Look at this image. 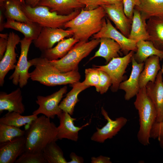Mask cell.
<instances>
[{
  "label": "cell",
  "mask_w": 163,
  "mask_h": 163,
  "mask_svg": "<svg viewBox=\"0 0 163 163\" xmlns=\"http://www.w3.org/2000/svg\"><path fill=\"white\" fill-rule=\"evenodd\" d=\"M35 67L30 73L33 81L48 86L72 84L79 81L80 75L78 69L66 72H61L52 65L46 59L40 57L29 60Z\"/></svg>",
  "instance_id": "obj_1"
},
{
  "label": "cell",
  "mask_w": 163,
  "mask_h": 163,
  "mask_svg": "<svg viewBox=\"0 0 163 163\" xmlns=\"http://www.w3.org/2000/svg\"><path fill=\"white\" fill-rule=\"evenodd\" d=\"M25 130V151L42 152L48 144L58 140L57 127L43 115L38 117Z\"/></svg>",
  "instance_id": "obj_2"
},
{
  "label": "cell",
  "mask_w": 163,
  "mask_h": 163,
  "mask_svg": "<svg viewBox=\"0 0 163 163\" xmlns=\"http://www.w3.org/2000/svg\"><path fill=\"white\" fill-rule=\"evenodd\" d=\"M106 14L102 6L90 10L82 8L78 14L67 22L64 27L73 30V37L79 41H88L91 36L101 29Z\"/></svg>",
  "instance_id": "obj_3"
},
{
  "label": "cell",
  "mask_w": 163,
  "mask_h": 163,
  "mask_svg": "<svg viewBox=\"0 0 163 163\" xmlns=\"http://www.w3.org/2000/svg\"><path fill=\"white\" fill-rule=\"evenodd\" d=\"M136 96L134 104L138 111L139 126L137 138L142 145L148 146L152 127L156 121L157 112L147 94L145 87L140 88Z\"/></svg>",
  "instance_id": "obj_4"
},
{
  "label": "cell",
  "mask_w": 163,
  "mask_h": 163,
  "mask_svg": "<svg viewBox=\"0 0 163 163\" xmlns=\"http://www.w3.org/2000/svg\"><path fill=\"white\" fill-rule=\"evenodd\" d=\"M21 8L26 16L32 21L42 27L61 28L65 24L75 18L80 11L76 10L67 15H61L51 11L47 7L37 5L32 7L22 2Z\"/></svg>",
  "instance_id": "obj_5"
},
{
  "label": "cell",
  "mask_w": 163,
  "mask_h": 163,
  "mask_svg": "<svg viewBox=\"0 0 163 163\" xmlns=\"http://www.w3.org/2000/svg\"><path fill=\"white\" fill-rule=\"evenodd\" d=\"M100 43V39H93L89 41H79L63 58L59 59L49 61V62L62 72L78 69L80 62L88 56Z\"/></svg>",
  "instance_id": "obj_6"
},
{
  "label": "cell",
  "mask_w": 163,
  "mask_h": 163,
  "mask_svg": "<svg viewBox=\"0 0 163 163\" xmlns=\"http://www.w3.org/2000/svg\"><path fill=\"white\" fill-rule=\"evenodd\" d=\"M134 52L132 51L123 57L113 58L106 65L95 66L98 69L107 72L110 77L112 92H116L119 89L120 84L123 80L126 69L129 64L132 61Z\"/></svg>",
  "instance_id": "obj_7"
},
{
  "label": "cell",
  "mask_w": 163,
  "mask_h": 163,
  "mask_svg": "<svg viewBox=\"0 0 163 163\" xmlns=\"http://www.w3.org/2000/svg\"><path fill=\"white\" fill-rule=\"evenodd\" d=\"M67 89V87L65 86L50 95L38 96L36 102L39 107L32 114H42L50 119H54L56 115L59 117L63 112L59 107V103Z\"/></svg>",
  "instance_id": "obj_8"
},
{
  "label": "cell",
  "mask_w": 163,
  "mask_h": 163,
  "mask_svg": "<svg viewBox=\"0 0 163 163\" xmlns=\"http://www.w3.org/2000/svg\"><path fill=\"white\" fill-rule=\"evenodd\" d=\"M32 41L24 37L21 40L20 56L14 72L9 78V79L12 80L13 84L15 85L19 84L21 88H23L27 85L28 80L30 78L28 70L32 65L28 61L27 55Z\"/></svg>",
  "instance_id": "obj_9"
},
{
  "label": "cell",
  "mask_w": 163,
  "mask_h": 163,
  "mask_svg": "<svg viewBox=\"0 0 163 163\" xmlns=\"http://www.w3.org/2000/svg\"><path fill=\"white\" fill-rule=\"evenodd\" d=\"M103 37L110 38L117 42L125 55L131 51L136 52L137 51V42L130 39L118 31L107 18H104L101 29L93 36L92 38L97 39Z\"/></svg>",
  "instance_id": "obj_10"
},
{
  "label": "cell",
  "mask_w": 163,
  "mask_h": 163,
  "mask_svg": "<svg viewBox=\"0 0 163 163\" xmlns=\"http://www.w3.org/2000/svg\"><path fill=\"white\" fill-rule=\"evenodd\" d=\"M101 113L107 123L102 128H96L97 131L91 137V140L100 143H104L107 139H111L115 136L126 125L128 120L123 117L112 120L107 112L103 107L101 108Z\"/></svg>",
  "instance_id": "obj_11"
},
{
  "label": "cell",
  "mask_w": 163,
  "mask_h": 163,
  "mask_svg": "<svg viewBox=\"0 0 163 163\" xmlns=\"http://www.w3.org/2000/svg\"><path fill=\"white\" fill-rule=\"evenodd\" d=\"M73 34V31L70 29L43 27L38 37L33 42L42 52L52 48L56 43Z\"/></svg>",
  "instance_id": "obj_12"
},
{
  "label": "cell",
  "mask_w": 163,
  "mask_h": 163,
  "mask_svg": "<svg viewBox=\"0 0 163 163\" xmlns=\"http://www.w3.org/2000/svg\"><path fill=\"white\" fill-rule=\"evenodd\" d=\"M21 40L19 36L14 32H11L9 34L7 49L0 62L1 86L3 85L5 77L8 72L15 69L16 67L17 54L15 52V48Z\"/></svg>",
  "instance_id": "obj_13"
},
{
  "label": "cell",
  "mask_w": 163,
  "mask_h": 163,
  "mask_svg": "<svg viewBox=\"0 0 163 163\" xmlns=\"http://www.w3.org/2000/svg\"><path fill=\"white\" fill-rule=\"evenodd\" d=\"M24 136L0 143V163H15L18 158L25 151Z\"/></svg>",
  "instance_id": "obj_14"
},
{
  "label": "cell",
  "mask_w": 163,
  "mask_h": 163,
  "mask_svg": "<svg viewBox=\"0 0 163 163\" xmlns=\"http://www.w3.org/2000/svg\"><path fill=\"white\" fill-rule=\"evenodd\" d=\"M102 6L116 27L124 36L129 38L132 20L126 15L123 3L117 4L106 5Z\"/></svg>",
  "instance_id": "obj_15"
},
{
  "label": "cell",
  "mask_w": 163,
  "mask_h": 163,
  "mask_svg": "<svg viewBox=\"0 0 163 163\" xmlns=\"http://www.w3.org/2000/svg\"><path fill=\"white\" fill-rule=\"evenodd\" d=\"M163 77L161 70L154 82H149L146 85L147 94L153 103L157 113L156 123L163 120Z\"/></svg>",
  "instance_id": "obj_16"
},
{
  "label": "cell",
  "mask_w": 163,
  "mask_h": 163,
  "mask_svg": "<svg viewBox=\"0 0 163 163\" xmlns=\"http://www.w3.org/2000/svg\"><path fill=\"white\" fill-rule=\"evenodd\" d=\"M132 69L129 78L122 82L120 84L119 89L125 92V99L129 101L136 96L140 89L139 78L143 70L144 63H138L135 59L133 56L132 57Z\"/></svg>",
  "instance_id": "obj_17"
},
{
  "label": "cell",
  "mask_w": 163,
  "mask_h": 163,
  "mask_svg": "<svg viewBox=\"0 0 163 163\" xmlns=\"http://www.w3.org/2000/svg\"><path fill=\"white\" fill-rule=\"evenodd\" d=\"M58 117L59 120V125L57 127L58 139H66L76 142L79 131L89 124L87 123L81 127L75 126L74 121L76 118L72 117L69 113L63 111Z\"/></svg>",
  "instance_id": "obj_18"
},
{
  "label": "cell",
  "mask_w": 163,
  "mask_h": 163,
  "mask_svg": "<svg viewBox=\"0 0 163 163\" xmlns=\"http://www.w3.org/2000/svg\"><path fill=\"white\" fill-rule=\"evenodd\" d=\"M21 91L18 88L9 94L1 91L0 93V113L5 110L15 112L21 114L25 110L22 103Z\"/></svg>",
  "instance_id": "obj_19"
},
{
  "label": "cell",
  "mask_w": 163,
  "mask_h": 163,
  "mask_svg": "<svg viewBox=\"0 0 163 163\" xmlns=\"http://www.w3.org/2000/svg\"><path fill=\"white\" fill-rule=\"evenodd\" d=\"M38 5L47 7L51 11L61 15H68L85 6L80 0H41Z\"/></svg>",
  "instance_id": "obj_20"
},
{
  "label": "cell",
  "mask_w": 163,
  "mask_h": 163,
  "mask_svg": "<svg viewBox=\"0 0 163 163\" xmlns=\"http://www.w3.org/2000/svg\"><path fill=\"white\" fill-rule=\"evenodd\" d=\"M4 27L19 31L23 34L25 38L32 41L37 38L43 27L36 22H21L10 19H7Z\"/></svg>",
  "instance_id": "obj_21"
},
{
  "label": "cell",
  "mask_w": 163,
  "mask_h": 163,
  "mask_svg": "<svg viewBox=\"0 0 163 163\" xmlns=\"http://www.w3.org/2000/svg\"><path fill=\"white\" fill-rule=\"evenodd\" d=\"M160 58L152 56L147 59L144 62V67L139 78L140 88L145 87L150 82H154L161 67Z\"/></svg>",
  "instance_id": "obj_22"
},
{
  "label": "cell",
  "mask_w": 163,
  "mask_h": 163,
  "mask_svg": "<svg viewBox=\"0 0 163 163\" xmlns=\"http://www.w3.org/2000/svg\"><path fill=\"white\" fill-rule=\"evenodd\" d=\"M79 41L74 37L63 39L54 47L42 51L41 57L49 61L61 59Z\"/></svg>",
  "instance_id": "obj_23"
},
{
  "label": "cell",
  "mask_w": 163,
  "mask_h": 163,
  "mask_svg": "<svg viewBox=\"0 0 163 163\" xmlns=\"http://www.w3.org/2000/svg\"><path fill=\"white\" fill-rule=\"evenodd\" d=\"M135 8L139 11L143 20L154 17H163V0H139Z\"/></svg>",
  "instance_id": "obj_24"
},
{
  "label": "cell",
  "mask_w": 163,
  "mask_h": 163,
  "mask_svg": "<svg viewBox=\"0 0 163 163\" xmlns=\"http://www.w3.org/2000/svg\"><path fill=\"white\" fill-rule=\"evenodd\" d=\"M100 39L99 48L90 60L101 57L104 58L106 63H108L113 58L119 57V53L121 50V48L118 43L109 38L103 37Z\"/></svg>",
  "instance_id": "obj_25"
},
{
  "label": "cell",
  "mask_w": 163,
  "mask_h": 163,
  "mask_svg": "<svg viewBox=\"0 0 163 163\" xmlns=\"http://www.w3.org/2000/svg\"><path fill=\"white\" fill-rule=\"evenodd\" d=\"M146 27L149 36V41L159 49L163 47V17H154L146 21Z\"/></svg>",
  "instance_id": "obj_26"
},
{
  "label": "cell",
  "mask_w": 163,
  "mask_h": 163,
  "mask_svg": "<svg viewBox=\"0 0 163 163\" xmlns=\"http://www.w3.org/2000/svg\"><path fill=\"white\" fill-rule=\"evenodd\" d=\"M137 51L133 55L135 60L138 63L144 62L146 59L152 56L163 58V50L156 48L150 41L140 40L136 44Z\"/></svg>",
  "instance_id": "obj_27"
},
{
  "label": "cell",
  "mask_w": 163,
  "mask_h": 163,
  "mask_svg": "<svg viewBox=\"0 0 163 163\" xmlns=\"http://www.w3.org/2000/svg\"><path fill=\"white\" fill-rule=\"evenodd\" d=\"M72 90L66 94L59 104V107L63 111L73 115L75 107L79 101L78 97L82 91L89 87L85 85L83 82H78L72 85Z\"/></svg>",
  "instance_id": "obj_28"
},
{
  "label": "cell",
  "mask_w": 163,
  "mask_h": 163,
  "mask_svg": "<svg viewBox=\"0 0 163 163\" xmlns=\"http://www.w3.org/2000/svg\"><path fill=\"white\" fill-rule=\"evenodd\" d=\"M149 36L146 27V21L142 19L140 12L134 9L129 38L137 42L142 40H149Z\"/></svg>",
  "instance_id": "obj_29"
},
{
  "label": "cell",
  "mask_w": 163,
  "mask_h": 163,
  "mask_svg": "<svg viewBox=\"0 0 163 163\" xmlns=\"http://www.w3.org/2000/svg\"><path fill=\"white\" fill-rule=\"evenodd\" d=\"M21 0H8L4 5V14L7 19L21 22H32L25 14L21 8Z\"/></svg>",
  "instance_id": "obj_30"
},
{
  "label": "cell",
  "mask_w": 163,
  "mask_h": 163,
  "mask_svg": "<svg viewBox=\"0 0 163 163\" xmlns=\"http://www.w3.org/2000/svg\"><path fill=\"white\" fill-rule=\"evenodd\" d=\"M38 117V115L36 114L22 116L18 112L8 111L4 116L0 118V123L19 128L24 125H27V129Z\"/></svg>",
  "instance_id": "obj_31"
},
{
  "label": "cell",
  "mask_w": 163,
  "mask_h": 163,
  "mask_svg": "<svg viewBox=\"0 0 163 163\" xmlns=\"http://www.w3.org/2000/svg\"><path fill=\"white\" fill-rule=\"evenodd\" d=\"M56 142L48 144L43 151L44 159L47 163H68L63 151Z\"/></svg>",
  "instance_id": "obj_32"
},
{
  "label": "cell",
  "mask_w": 163,
  "mask_h": 163,
  "mask_svg": "<svg viewBox=\"0 0 163 163\" xmlns=\"http://www.w3.org/2000/svg\"><path fill=\"white\" fill-rule=\"evenodd\" d=\"M25 133V130L0 123V143L10 141L17 137L24 136Z\"/></svg>",
  "instance_id": "obj_33"
},
{
  "label": "cell",
  "mask_w": 163,
  "mask_h": 163,
  "mask_svg": "<svg viewBox=\"0 0 163 163\" xmlns=\"http://www.w3.org/2000/svg\"><path fill=\"white\" fill-rule=\"evenodd\" d=\"M15 163H47L42 152H33L25 151L17 159Z\"/></svg>",
  "instance_id": "obj_34"
},
{
  "label": "cell",
  "mask_w": 163,
  "mask_h": 163,
  "mask_svg": "<svg viewBox=\"0 0 163 163\" xmlns=\"http://www.w3.org/2000/svg\"><path fill=\"white\" fill-rule=\"evenodd\" d=\"M85 78L84 84L89 87L94 86L96 88L98 86L100 75L99 70L96 67L86 69L85 70Z\"/></svg>",
  "instance_id": "obj_35"
},
{
  "label": "cell",
  "mask_w": 163,
  "mask_h": 163,
  "mask_svg": "<svg viewBox=\"0 0 163 163\" xmlns=\"http://www.w3.org/2000/svg\"><path fill=\"white\" fill-rule=\"evenodd\" d=\"M99 70V69H98ZM100 79L96 91L101 94L107 92L109 87L112 85V80L109 75L106 72L99 70Z\"/></svg>",
  "instance_id": "obj_36"
},
{
  "label": "cell",
  "mask_w": 163,
  "mask_h": 163,
  "mask_svg": "<svg viewBox=\"0 0 163 163\" xmlns=\"http://www.w3.org/2000/svg\"><path fill=\"white\" fill-rule=\"evenodd\" d=\"M124 12L127 17L132 20L136 6L139 4V0H123Z\"/></svg>",
  "instance_id": "obj_37"
},
{
  "label": "cell",
  "mask_w": 163,
  "mask_h": 163,
  "mask_svg": "<svg viewBox=\"0 0 163 163\" xmlns=\"http://www.w3.org/2000/svg\"><path fill=\"white\" fill-rule=\"evenodd\" d=\"M150 137V138L157 139L158 141L163 139V120L154 124L151 131Z\"/></svg>",
  "instance_id": "obj_38"
},
{
  "label": "cell",
  "mask_w": 163,
  "mask_h": 163,
  "mask_svg": "<svg viewBox=\"0 0 163 163\" xmlns=\"http://www.w3.org/2000/svg\"><path fill=\"white\" fill-rule=\"evenodd\" d=\"M85 5L83 9L85 10H90L98 7L107 5L104 0H80Z\"/></svg>",
  "instance_id": "obj_39"
},
{
  "label": "cell",
  "mask_w": 163,
  "mask_h": 163,
  "mask_svg": "<svg viewBox=\"0 0 163 163\" xmlns=\"http://www.w3.org/2000/svg\"><path fill=\"white\" fill-rule=\"evenodd\" d=\"M91 163H111L110 158L108 157L101 155L97 157H92L91 158Z\"/></svg>",
  "instance_id": "obj_40"
},
{
  "label": "cell",
  "mask_w": 163,
  "mask_h": 163,
  "mask_svg": "<svg viewBox=\"0 0 163 163\" xmlns=\"http://www.w3.org/2000/svg\"><path fill=\"white\" fill-rule=\"evenodd\" d=\"M8 39L0 37V60L2 59L7 49Z\"/></svg>",
  "instance_id": "obj_41"
},
{
  "label": "cell",
  "mask_w": 163,
  "mask_h": 163,
  "mask_svg": "<svg viewBox=\"0 0 163 163\" xmlns=\"http://www.w3.org/2000/svg\"><path fill=\"white\" fill-rule=\"evenodd\" d=\"M71 159L68 163H83L84 162L83 158L76 155L75 153L72 152L69 155Z\"/></svg>",
  "instance_id": "obj_42"
},
{
  "label": "cell",
  "mask_w": 163,
  "mask_h": 163,
  "mask_svg": "<svg viewBox=\"0 0 163 163\" xmlns=\"http://www.w3.org/2000/svg\"><path fill=\"white\" fill-rule=\"evenodd\" d=\"M27 5L32 7L37 6L41 0H24Z\"/></svg>",
  "instance_id": "obj_43"
},
{
  "label": "cell",
  "mask_w": 163,
  "mask_h": 163,
  "mask_svg": "<svg viewBox=\"0 0 163 163\" xmlns=\"http://www.w3.org/2000/svg\"><path fill=\"white\" fill-rule=\"evenodd\" d=\"M107 5H113L123 3V0H104Z\"/></svg>",
  "instance_id": "obj_44"
},
{
  "label": "cell",
  "mask_w": 163,
  "mask_h": 163,
  "mask_svg": "<svg viewBox=\"0 0 163 163\" xmlns=\"http://www.w3.org/2000/svg\"><path fill=\"white\" fill-rule=\"evenodd\" d=\"M5 23H4V17L2 13V11H0V31L3 30L4 29V24Z\"/></svg>",
  "instance_id": "obj_45"
},
{
  "label": "cell",
  "mask_w": 163,
  "mask_h": 163,
  "mask_svg": "<svg viewBox=\"0 0 163 163\" xmlns=\"http://www.w3.org/2000/svg\"><path fill=\"white\" fill-rule=\"evenodd\" d=\"M8 0H0V7L1 10H4V5L5 2Z\"/></svg>",
  "instance_id": "obj_46"
},
{
  "label": "cell",
  "mask_w": 163,
  "mask_h": 163,
  "mask_svg": "<svg viewBox=\"0 0 163 163\" xmlns=\"http://www.w3.org/2000/svg\"><path fill=\"white\" fill-rule=\"evenodd\" d=\"M8 34H0V37H2L3 38L8 39Z\"/></svg>",
  "instance_id": "obj_47"
},
{
  "label": "cell",
  "mask_w": 163,
  "mask_h": 163,
  "mask_svg": "<svg viewBox=\"0 0 163 163\" xmlns=\"http://www.w3.org/2000/svg\"><path fill=\"white\" fill-rule=\"evenodd\" d=\"M159 142L160 146L163 151V139L159 141Z\"/></svg>",
  "instance_id": "obj_48"
},
{
  "label": "cell",
  "mask_w": 163,
  "mask_h": 163,
  "mask_svg": "<svg viewBox=\"0 0 163 163\" xmlns=\"http://www.w3.org/2000/svg\"><path fill=\"white\" fill-rule=\"evenodd\" d=\"M162 59L163 60V63H162V68H161V71L162 72V75H163V58Z\"/></svg>",
  "instance_id": "obj_49"
},
{
  "label": "cell",
  "mask_w": 163,
  "mask_h": 163,
  "mask_svg": "<svg viewBox=\"0 0 163 163\" xmlns=\"http://www.w3.org/2000/svg\"><path fill=\"white\" fill-rule=\"evenodd\" d=\"M21 2L23 3H25V1L24 0H21Z\"/></svg>",
  "instance_id": "obj_50"
}]
</instances>
